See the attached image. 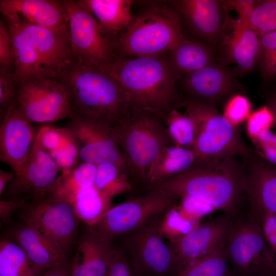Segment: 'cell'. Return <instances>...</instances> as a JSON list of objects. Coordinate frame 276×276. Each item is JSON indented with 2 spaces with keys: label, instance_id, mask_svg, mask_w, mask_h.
Segmentation results:
<instances>
[{
  "label": "cell",
  "instance_id": "obj_21",
  "mask_svg": "<svg viewBox=\"0 0 276 276\" xmlns=\"http://www.w3.org/2000/svg\"><path fill=\"white\" fill-rule=\"evenodd\" d=\"M0 11L7 20L68 32L63 0H1Z\"/></svg>",
  "mask_w": 276,
  "mask_h": 276
},
{
  "label": "cell",
  "instance_id": "obj_28",
  "mask_svg": "<svg viewBox=\"0 0 276 276\" xmlns=\"http://www.w3.org/2000/svg\"><path fill=\"white\" fill-rule=\"evenodd\" d=\"M97 165L80 163L58 176L50 198L70 203L81 190L95 186Z\"/></svg>",
  "mask_w": 276,
  "mask_h": 276
},
{
  "label": "cell",
  "instance_id": "obj_30",
  "mask_svg": "<svg viewBox=\"0 0 276 276\" xmlns=\"http://www.w3.org/2000/svg\"><path fill=\"white\" fill-rule=\"evenodd\" d=\"M86 226L95 225L111 208V199L105 197L95 186L79 191L70 203Z\"/></svg>",
  "mask_w": 276,
  "mask_h": 276
},
{
  "label": "cell",
  "instance_id": "obj_27",
  "mask_svg": "<svg viewBox=\"0 0 276 276\" xmlns=\"http://www.w3.org/2000/svg\"><path fill=\"white\" fill-rule=\"evenodd\" d=\"M196 162L193 150L175 145L166 147L151 166L148 174L149 187L187 171Z\"/></svg>",
  "mask_w": 276,
  "mask_h": 276
},
{
  "label": "cell",
  "instance_id": "obj_3",
  "mask_svg": "<svg viewBox=\"0 0 276 276\" xmlns=\"http://www.w3.org/2000/svg\"><path fill=\"white\" fill-rule=\"evenodd\" d=\"M239 156L196 163L187 171L151 185L178 199L190 197L232 216L244 197L242 180L244 167Z\"/></svg>",
  "mask_w": 276,
  "mask_h": 276
},
{
  "label": "cell",
  "instance_id": "obj_38",
  "mask_svg": "<svg viewBox=\"0 0 276 276\" xmlns=\"http://www.w3.org/2000/svg\"><path fill=\"white\" fill-rule=\"evenodd\" d=\"M252 104L243 93H238L228 99L223 105L222 114L233 125L239 127L246 122L251 113Z\"/></svg>",
  "mask_w": 276,
  "mask_h": 276
},
{
  "label": "cell",
  "instance_id": "obj_36",
  "mask_svg": "<svg viewBox=\"0 0 276 276\" xmlns=\"http://www.w3.org/2000/svg\"><path fill=\"white\" fill-rule=\"evenodd\" d=\"M260 35V51L258 67L262 80L276 79V31Z\"/></svg>",
  "mask_w": 276,
  "mask_h": 276
},
{
  "label": "cell",
  "instance_id": "obj_8",
  "mask_svg": "<svg viewBox=\"0 0 276 276\" xmlns=\"http://www.w3.org/2000/svg\"><path fill=\"white\" fill-rule=\"evenodd\" d=\"M225 249L236 275L276 274V254L266 240L260 218L250 209L243 218L232 220Z\"/></svg>",
  "mask_w": 276,
  "mask_h": 276
},
{
  "label": "cell",
  "instance_id": "obj_18",
  "mask_svg": "<svg viewBox=\"0 0 276 276\" xmlns=\"http://www.w3.org/2000/svg\"><path fill=\"white\" fill-rule=\"evenodd\" d=\"M241 158L242 187L249 209L260 218L276 214V166L263 160L252 148Z\"/></svg>",
  "mask_w": 276,
  "mask_h": 276
},
{
  "label": "cell",
  "instance_id": "obj_44",
  "mask_svg": "<svg viewBox=\"0 0 276 276\" xmlns=\"http://www.w3.org/2000/svg\"><path fill=\"white\" fill-rule=\"evenodd\" d=\"M106 276H137L126 255L116 247Z\"/></svg>",
  "mask_w": 276,
  "mask_h": 276
},
{
  "label": "cell",
  "instance_id": "obj_50",
  "mask_svg": "<svg viewBox=\"0 0 276 276\" xmlns=\"http://www.w3.org/2000/svg\"><path fill=\"white\" fill-rule=\"evenodd\" d=\"M261 276H276V274H273V273L261 275Z\"/></svg>",
  "mask_w": 276,
  "mask_h": 276
},
{
  "label": "cell",
  "instance_id": "obj_4",
  "mask_svg": "<svg viewBox=\"0 0 276 276\" xmlns=\"http://www.w3.org/2000/svg\"><path fill=\"white\" fill-rule=\"evenodd\" d=\"M13 49L14 74L19 83L57 77L73 58L68 31L6 19Z\"/></svg>",
  "mask_w": 276,
  "mask_h": 276
},
{
  "label": "cell",
  "instance_id": "obj_16",
  "mask_svg": "<svg viewBox=\"0 0 276 276\" xmlns=\"http://www.w3.org/2000/svg\"><path fill=\"white\" fill-rule=\"evenodd\" d=\"M59 171L52 158L35 140L26 169L21 174H15L1 199L28 204L50 198Z\"/></svg>",
  "mask_w": 276,
  "mask_h": 276
},
{
  "label": "cell",
  "instance_id": "obj_1",
  "mask_svg": "<svg viewBox=\"0 0 276 276\" xmlns=\"http://www.w3.org/2000/svg\"><path fill=\"white\" fill-rule=\"evenodd\" d=\"M57 78L65 89L73 117L111 129L132 108L122 86L110 74L74 58L63 65Z\"/></svg>",
  "mask_w": 276,
  "mask_h": 276
},
{
  "label": "cell",
  "instance_id": "obj_43",
  "mask_svg": "<svg viewBox=\"0 0 276 276\" xmlns=\"http://www.w3.org/2000/svg\"><path fill=\"white\" fill-rule=\"evenodd\" d=\"M13 49L8 25L0 20V66L14 68Z\"/></svg>",
  "mask_w": 276,
  "mask_h": 276
},
{
  "label": "cell",
  "instance_id": "obj_24",
  "mask_svg": "<svg viewBox=\"0 0 276 276\" xmlns=\"http://www.w3.org/2000/svg\"><path fill=\"white\" fill-rule=\"evenodd\" d=\"M4 236L18 244L38 267L47 270L68 262L56 246L34 226L19 221L5 227Z\"/></svg>",
  "mask_w": 276,
  "mask_h": 276
},
{
  "label": "cell",
  "instance_id": "obj_23",
  "mask_svg": "<svg viewBox=\"0 0 276 276\" xmlns=\"http://www.w3.org/2000/svg\"><path fill=\"white\" fill-rule=\"evenodd\" d=\"M260 51V35L251 27H242L236 22L217 53L218 60L225 65L235 63L239 76L243 77L258 66Z\"/></svg>",
  "mask_w": 276,
  "mask_h": 276
},
{
  "label": "cell",
  "instance_id": "obj_6",
  "mask_svg": "<svg viewBox=\"0 0 276 276\" xmlns=\"http://www.w3.org/2000/svg\"><path fill=\"white\" fill-rule=\"evenodd\" d=\"M180 18L166 2L148 5L134 15L117 38L118 58L154 56L173 50L184 38Z\"/></svg>",
  "mask_w": 276,
  "mask_h": 276
},
{
  "label": "cell",
  "instance_id": "obj_15",
  "mask_svg": "<svg viewBox=\"0 0 276 276\" xmlns=\"http://www.w3.org/2000/svg\"><path fill=\"white\" fill-rule=\"evenodd\" d=\"M236 67L219 62L187 75L177 81L182 99L203 102L218 108L244 88Z\"/></svg>",
  "mask_w": 276,
  "mask_h": 276
},
{
  "label": "cell",
  "instance_id": "obj_26",
  "mask_svg": "<svg viewBox=\"0 0 276 276\" xmlns=\"http://www.w3.org/2000/svg\"><path fill=\"white\" fill-rule=\"evenodd\" d=\"M169 59L178 80L184 76L218 62L217 53L214 50L186 36L169 52Z\"/></svg>",
  "mask_w": 276,
  "mask_h": 276
},
{
  "label": "cell",
  "instance_id": "obj_2",
  "mask_svg": "<svg viewBox=\"0 0 276 276\" xmlns=\"http://www.w3.org/2000/svg\"><path fill=\"white\" fill-rule=\"evenodd\" d=\"M104 71L119 83L133 108L152 112L163 121L172 110L180 108L182 97L169 52L119 58Z\"/></svg>",
  "mask_w": 276,
  "mask_h": 276
},
{
  "label": "cell",
  "instance_id": "obj_17",
  "mask_svg": "<svg viewBox=\"0 0 276 276\" xmlns=\"http://www.w3.org/2000/svg\"><path fill=\"white\" fill-rule=\"evenodd\" d=\"M66 127L77 144L80 163L96 165L111 163L119 167L127 175L120 149L112 138L111 129L77 117L71 118Z\"/></svg>",
  "mask_w": 276,
  "mask_h": 276
},
{
  "label": "cell",
  "instance_id": "obj_5",
  "mask_svg": "<svg viewBox=\"0 0 276 276\" xmlns=\"http://www.w3.org/2000/svg\"><path fill=\"white\" fill-rule=\"evenodd\" d=\"M134 190H148L151 166L161 151L174 145L163 120L147 110L132 107L111 129Z\"/></svg>",
  "mask_w": 276,
  "mask_h": 276
},
{
  "label": "cell",
  "instance_id": "obj_41",
  "mask_svg": "<svg viewBox=\"0 0 276 276\" xmlns=\"http://www.w3.org/2000/svg\"><path fill=\"white\" fill-rule=\"evenodd\" d=\"M250 140L257 155L266 162L276 166V132L271 130L263 131Z\"/></svg>",
  "mask_w": 276,
  "mask_h": 276
},
{
  "label": "cell",
  "instance_id": "obj_35",
  "mask_svg": "<svg viewBox=\"0 0 276 276\" xmlns=\"http://www.w3.org/2000/svg\"><path fill=\"white\" fill-rule=\"evenodd\" d=\"M178 109L172 110L164 122L175 145L192 150L195 137L194 123L188 114Z\"/></svg>",
  "mask_w": 276,
  "mask_h": 276
},
{
  "label": "cell",
  "instance_id": "obj_46",
  "mask_svg": "<svg viewBox=\"0 0 276 276\" xmlns=\"http://www.w3.org/2000/svg\"><path fill=\"white\" fill-rule=\"evenodd\" d=\"M260 219L266 240L276 254V214L266 215Z\"/></svg>",
  "mask_w": 276,
  "mask_h": 276
},
{
  "label": "cell",
  "instance_id": "obj_32",
  "mask_svg": "<svg viewBox=\"0 0 276 276\" xmlns=\"http://www.w3.org/2000/svg\"><path fill=\"white\" fill-rule=\"evenodd\" d=\"M95 186L100 193L110 199L116 195L134 190L126 172L109 163L97 165Z\"/></svg>",
  "mask_w": 276,
  "mask_h": 276
},
{
  "label": "cell",
  "instance_id": "obj_9",
  "mask_svg": "<svg viewBox=\"0 0 276 276\" xmlns=\"http://www.w3.org/2000/svg\"><path fill=\"white\" fill-rule=\"evenodd\" d=\"M68 16L72 53L81 63L105 70L118 59L117 38L77 1L63 0Z\"/></svg>",
  "mask_w": 276,
  "mask_h": 276
},
{
  "label": "cell",
  "instance_id": "obj_37",
  "mask_svg": "<svg viewBox=\"0 0 276 276\" xmlns=\"http://www.w3.org/2000/svg\"><path fill=\"white\" fill-rule=\"evenodd\" d=\"M250 27L259 34L276 31V0L259 1L251 16Z\"/></svg>",
  "mask_w": 276,
  "mask_h": 276
},
{
  "label": "cell",
  "instance_id": "obj_47",
  "mask_svg": "<svg viewBox=\"0 0 276 276\" xmlns=\"http://www.w3.org/2000/svg\"><path fill=\"white\" fill-rule=\"evenodd\" d=\"M41 276H71L69 263L64 262L51 268Z\"/></svg>",
  "mask_w": 276,
  "mask_h": 276
},
{
  "label": "cell",
  "instance_id": "obj_51",
  "mask_svg": "<svg viewBox=\"0 0 276 276\" xmlns=\"http://www.w3.org/2000/svg\"><path fill=\"white\" fill-rule=\"evenodd\" d=\"M235 276H241V275H235Z\"/></svg>",
  "mask_w": 276,
  "mask_h": 276
},
{
  "label": "cell",
  "instance_id": "obj_12",
  "mask_svg": "<svg viewBox=\"0 0 276 276\" xmlns=\"http://www.w3.org/2000/svg\"><path fill=\"white\" fill-rule=\"evenodd\" d=\"M178 15L181 27L201 43L218 53L236 22L224 0L166 1Z\"/></svg>",
  "mask_w": 276,
  "mask_h": 276
},
{
  "label": "cell",
  "instance_id": "obj_7",
  "mask_svg": "<svg viewBox=\"0 0 276 276\" xmlns=\"http://www.w3.org/2000/svg\"><path fill=\"white\" fill-rule=\"evenodd\" d=\"M180 108L194 123L195 137L192 150L196 163L242 156L251 150L243 141L239 127L233 125L218 108L188 99H182Z\"/></svg>",
  "mask_w": 276,
  "mask_h": 276
},
{
  "label": "cell",
  "instance_id": "obj_40",
  "mask_svg": "<svg viewBox=\"0 0 276 276\" xmlns=\"http://www.w3.org/2000/svg\"><path fill=\"white\" fill-rule=\"evenodd\" d=\"M274 117L265 104L251 112L246 121V131L250 140L256 137L263 131L271 130L274 127Z\"/></svg>",
  "mask_w": 276,
  "mask_h": 276
},
{
  "label": "cell",
  "instance_id": "obj_49",
  "mask_svg": "<svg viewBox=\"0 0 276 276\" xmlns=\"http://www.w3.org/2000/svg\"><path fill=\"white\" fill-rule=\"evenodd\" d=\"M266 105L272 111L275 119L274 127L276 129V88L269 91L266 96Z\"/></svg>",
  "mask_w": 276,
  "mask_h": 276
},
{
  "label": "cell",
  "instance_id": "obj_39",
  "mask_svg": "<svg viewBox=\"0 0 276 276\" xmlns=\"http://www.w3.org/2000/svg\"><path fill=\"white\" fill-rule=\"evenodd\" d=\"M17 86L13 69L0 66L1 121L15 100Z\"/></svg>",
  "mask_w": 276,
  "mask_h": 276
},
{
  "label": "cell",
  "instance_id": "obj_33",
  "mask_svg": "<svg viewBox=\"0 0 276 276\" xmlns=\"http://www.w3.org/2000/svg\"><path fill=\"white\" fill-rule=\"evenodd\" d=\"M225 244L181 269L176 276H235L229 267Z\"/></svg>",
  "mask_w": 276,
  "mask_h": 276
},
{
  "label": "cell",
  "instance_id": "obj_11",
  "mask_svg": "<svg viewBox=\"0 0 276 276\" xmlns=\"http://www.w3.org/2000/svg\"><path fill=\"white\" fill-rule=\"evenodd\" d=\"M178 200L160 188H150L145 193L112 206L92 227L113 242L163 214Z\"/></svg>",
  "mask_w": 276,
  "mask_h": 276
},
{
  "label": "cell",
  "instance_id": "obj_34",
  "mask_svg": "<svg viewBox=\"0 0 276 276\" xmlns=\"http://www.w3.org/2000/svg\"><path fill=\"white\" fill-rule=\"evenodd\" d=\"M199 220L183 212L177 203L162 215L159 225V234L169 243L175 242L199 225Z\"/></svg>",
  "mask_w": 276,
  "mask_h": 276
},
{
  "label": "cell",
  "instance_id": "obj_25",
  "mask_svg": "<svg viewBox=\"0 0 276 276\" xmlns=\"http://www.w3.org/2000/svg\"><path fill=\"white\" fill-rule=\"evenodd\" d=\"M88 10L104 29L117 38L130 24L133 15L131 0H77Z\"/></svg>",
  "mask_w": 276,
  "mask_h": 276
},
{
  "label": "cell",
  "instance_id": "obj_13",
  "mask_svg": "<svg viewBox=\"0 0 276 276\" xmlns=\"http://www.w3.org/2000/svg\"><path fill=\"white\" fill-rule=\"evenodd\" d=\"M16 214L19 221L35 227L68 259L81 222L70 203L48 198L26 204Z\"/></svg>",
  "mask_w": 276,
  "mask_h": 276
},
{
  "label": "cell",
  "instance_id": "obj_45",
  "mask_svg": "<svg viewBox=\"0 0 276 276\" xmlns=\"http://www.w3.org/2000/svg\"><path fill=\"white\" fill-rule=\"evenodd\" d=\"M26 204L25 202L20 200L1 199L0 219L1 225L6 227L12 223L14 214Z\"/></svg>",
  "mask_w": 276,
  "mask_h": 276
},
{
  "label": "cell",
  "instance_id": "obj_48",
  "mask_svg": "<svg viewBox=\"0 0 276 276\" xmlns=\"http://www.w3.org/2000/svg\"><path fill=\"white\" fill-rule=\"evenodd\" d=\"M14 176V172H8L0 170V196L2 195L7 186Z\"/></svg>",
  "mask_w": 276,
  "mask_h": 276
},
{
  "label": "cell",
  "instance_id": "obj_10",
  "mask_svg": "<svg viewBox=\"0 0 276 276\" xmlns=\"http://www.w3.org/2000/svg\"><path fill=\"white\" fill-rule=\"evenodd\" d=\"M163 214L119 238V248L126 255L137 276H176L177 274L173 249L159 232Z\"/></svg>",
  "mask_w": 276,
  "mask_h": 276
},
{
  "label": "cell",
  "instance_id": "obj_31",
  "mask_svg": "<svg viewBox=\"0 0 276 276\" xmlns=\"http://www.w3.org/2000/svg\"><path fill=\"white\" fill-rule=\"evenodd\" d=\"M35 140L52 158L62 153H68L79 158L77 144L66 127L42 126L36 132Z\"/></svg>",
  "mask_w": 276,
  "mask_h": 276
},
{
  "label": "cell",
  "instance_id": "obj_14",
  "mask_svg": "<svg viewBox=\"0 0 276 276\" xmlns=\"http://www.w3.org/2000/svg\"><path fill=\"white\" fill-rule=\"evenodd\" d=\"M30 123H53L73 117L65 89L57 78L19 83L13 103Z\"/></svg>",
  "mask_w": 276,
  "mask_h": 276
},
{
  "label": "cell",
  "instance_id": "obj_42",
  "mask_svg": "<svg viewBox=\"0 0 276 276\" xmlns=\"http://www.w3.org/2000/svg\"><path fill=\"white\" fill-rule=\"evenodd\" d=\"M230 10H235L237 14V23L242 27H250L252 13L259 1L257 0H224Z\"/></svg>",
  "mask_w": 276,
  "mask_h": 276
},
{
  "label": "cell",
  "instance_id": "obj_19",
  "mask_svg": "<svg viewBox=\"0 0 276 276\" xmlns=\"http://www.w3.org/2000/svg\"><path fill=\"white\" fill-rule=\"evenodd\" d=\"M0 126V160L16 175L26 169L36 132L12 103Z\"/></svg>",
  "mask_w": 276,
  "mask_h": 276
},
{
  "label": "cell",
  "instance_id": "obj_20",
  "mask_svg": "<svg viewBox=\"0 0 276 276\" xmlns=\"http://www.w3.org/2000/svg\"><path fill=\"white\" fill-rule=\"evenodd\" d=\"M231 216L227 215L200 224L178 240L172 243L168 242L175 256L177 272L225 245L232 222Z\"/></svg>",
  "mask_w": 276,
  "mask_h": 276
},
{
  "label": "cell",
  "instance_id": "obj_22",
  "mask_svg": "<svg viewBox=\"0 0 276 276\" xmlns=\"http://www.w3.org/2000/svg\"><path fill=\"white\" fill-rule=\"evenodd\" d=\"M115 249L112 242L86 226L69 263L71 276H106Z\"/></svg>",
  "mask_w": 276,
  "mask_h": 276
},
{
  "label": "cell",
  "instance_id": "obj_29",
  "mask_svg": "<svg viewBox=\"0 0 276 276\" xmlns=\"http://www.w3.org/2000/svg\"><path fill=\"white\" fill-rule=\"evenodd\" d=\"M36 266L18 244L3 235L0 241V276H41Z\"/></svg>",
  "mask_w": 276,
  "mask_h": 276
}]
</instances>
